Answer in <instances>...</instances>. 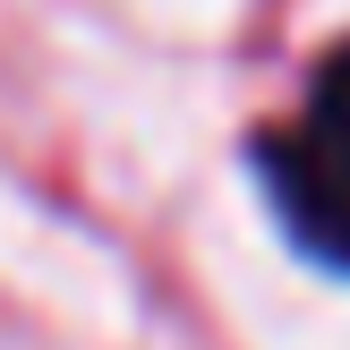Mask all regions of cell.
Instances as JSON below:
<instances>
[{
  "mask_svg": "<svg viewBox=\"0 0 350 350\" xmlns=\"http://www.w3.org/2000/svg\"><path fill=\"white\" fill-rule=\"evenodd\" d=\"M282 205L317 248H350V51L317 77V111L299 120V154H273Z\"/></svg>",
  "mask_w": 350,
  "mask_h": 350,
  "instance_id": "1",
  "label": "cell"
}]
</instances>
